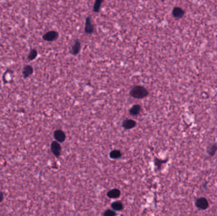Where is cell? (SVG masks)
Here are the masks:
<instances>
[{
    "label": "cell",
    "instance_id": "obj_16",
    "mask_svg": "<svg viewBox=\"0 0 217 216\" xmlns=\"http://www.w3.org/2000/svg\"><path fill=\"white\" fill-rule=\"evenodd\" d=\"M102 2V0H96L95 4H94V7H93V11L95 12H98L99 11Z\"/></svg>",
    "mask_w": 217,
    "mask_h": 216
},
{
    "label": "cell",
    "instance_id": "obj_8",
    "mask_svg": "<svg viewBox=\"0 0 217 216\" xmlns=\"http://www.w3.org/2000/svg\"><path fill=\"white\" fill-rule=\"evenodd\" d=\"M93 24L91 22L90 17H88L86 21V26H85V32L87 34H91L93 31Z\"/></svg>",
    "mask_w": 217,
    "mask_h": 216
},
{
    "label": "cell",
    "instance_id": "obj_18",
    "mask_svg": "<svg viewBox=\"0 0 217 216\" xmlns=\"http://www.w3.org/2000/svg\"><path fill=\"white\" fill-rule=\"evenodd\" d=\"M3 199V195L1 192H0V202H1Z\"/></svg>",
    "mask_w": 217,
    "mask_h": 216
},
{
    "label": "cell",
    "instance_id": "obj_17",
    "mask_svg": "<svg viewBox=\"0 0 217 216\" xmlns=\"http://www.w3.org/2000/svg\"><path fill=\"white\" fill-rule=\"evenodd\" d=\"M116 215V213L113 210H106L105 213H104V215L105 216H114Z\"/></svg>",
    "mask_w": 217,
    "mask_h": 216
},
{
    "label": "cell",
    "instance_id": "obj_2",
    "mask_svg": "<svg viewBox=\"0 0 217 216\" xmlns=\"http://www.w3.org/2000/svg\"><path fill=\"white\" fill-rule=\"evenodd\" d=\"M59 37V34L57 32L55 31H51L47 32L46 34H44L43 36L44 40L47 41H53L56 40Z\"/></svg>",
    "mask_w": 217,
    "mask_h": 216
},
{
    "label": "cell",
    "instance_id": "obj_11",
    "mask_svg": "<svg viewBox=\"0 0 217 216\" xmlns=\"http://www.w3.org/2000/svg\"><path fill=\"white\" fill-rule=\"evenodd\" d=\"M81 48V44L79 42V41H76L75 42V43L74 44L73 46V49L71 50V52L74 55H76L79 53V50Z\"/></svg>",
    "mask_w": 217,
    "mask_h": 216
},
{
    "label": "cell",
    "instance_id": "obj_14",
    "mask_svg": "<svg viewBox=\"0 0 217 216\" xmlns=\"http://www.w3.org/2000/svg\"><path fill=\"white\" fill-rule=\"evenodd\" d=\"M110 157L112 158H118L121 157V153L119 150H113L110 152Z\"/></svg>",
    "mask_w": 217,
    "mask_h": 216
},
{
    "label": "cell",
    "instance_id": "obj_12",
    "mask_svg": "<svg viewBox=\"0 0 217 216\" xmlns=\"http://www.w3.org/2000/svg\"><path fill=\"white\" fill-rule=\"evenodd\" d=\"M112 207L115 210H121L123 208V205L120 202H116L112 203Z\"/></svg>",
    "mask_w": 217,
    "mask_h": 216
},
{
    "label": "cell",
    "instance_id": "obj_15",
    "mask_svg": "<svg viewBox=\"0 0 217 216\" xmlns=\"http://www.w3.org/2000/svg\"><path fill=\"white\" fill-rule=\"evenodd\" d=\"M173 15L175 17H180L181 16H182L183 15L182 10H181L179 8H175L173 11Z\"/></svg>",
    "mask_w": 217,
    "mask_h": 216
},
{
    "label": "cell",
    "instance_id": "obj_10",
    "mask_svg": "<svg viewBox=\"0 0 217 216\" xmlns=\"http://www.w3.org/2000/svg\"><path fill=\"white\" fill-rule=\"evenodd\" d=\"M140 110H141V108H140V105H134V106L132 107V108L130 109V113L131 115H137L140 113Z\"/></svg>",
    "mask_w": 217,
    "mask_h": 216
},
{
    "label": "cell",
    "instance_id": "obj_13",
    "mask_svg": "<svg viewBox=\"0 0 217 216\" xmlns=\"http://www.w3.org/2000/svg\"><path fill=\"white\" fill-rule=\"evenodd\" d=\"M37 55H38L37 50L35 49H32L28 55V59L29 60H33L36 58Z\"/></svg>",
    "mask_w": 217,
    "mask_h": 216
},
{
    "label": "cell",
    "instance_id": "obj_9",
    "mask_svg": "<svg viewBox=\"0 0 217 216\" xmlns=\"http://www.w3.org/2000/svg\"><path fill=\"white\" fill-rule=\"evenodd\" d=\"M121 195L120 191L118 189H114L110 190V192L107 193V196L109 198H118Z\"/></svg>",
    "mask_w": 217,
    "mask_h": 216
},
{
    "label": "cell",
    "instance_id": "obj_1",
    "mask_svg": "<svg viewBox=\"0 0 217 216\" xmlns=\"http://www.w3.org/2000/svg\"><path fill=\"white\" fill-rule=\"evenodd\" d=\"M131 96L135 98H143L147 96L148 91L142 86H135L132 88L130 91Z\"/></svg>",
    "mask_w": 217,
    "mask_h": 216
},
{
    "label": "cell",
    "instance_id": "obj_5",
    "mask_svg": "<svg viewBox=\"0 0 217 216\" xmlns=\"http://www.w3.org/2000/svg\"><path fill=\"white\" fill-rule=\"evenodd\" d=\"M33 73V68L31 65H26L23 69L22 74L24 78H27Z\"/></svg>",
    "mask_w": 217,
    "mask_h": 216
},
{
    "label": "cell",
    "instance_id": "obj_4",
    "mask_svg": "<svg viewBox=\"0 0 217 216\" xmlns=\"http://www.w3.org/2000/svg\"><path fill=\"white\" fill-rule=\"evenodd\" d=\"M54 137L57 142H63L65 139V135L64 133L60 130H57L54 133Z\"/></svg>",
    "mask_w": 217,
    "mask_h": 216
},
{
    "label": "cell",
    "instance_id": "obj_6",
    "mask_svg": "<svg viewBox=\"0 0 217 216\" xmlns=\"http://www.w3.org/2000/svg\"><path fill=\"white\" fill-rule=\"evenodd\" d=\"M196 205L198 207L201 209H205L208 206V203L207 202V200L205 198H201L197 200Z\"/></svg>",
    "mask_w": 217,
    "mask_h": 216
},
{
    "label": "cell",
    "instance_id": "obj_3",
    "mask_svg": "<svg viewBox=\"0 0 217 216\" xmlns=\"http://www.w3.org/2000/svg\"><path fill=\"white\" fill-rule=\"evenodd\" d=\"M51 149L53 154L56 155L57 157L59 156L60 153H61V147H60L59 143L57 142H53L52 143Z\"/></svg>",
    "mask_w": 217,
    "mask_h": 216
},
{
    "label": "cell",
    "instance_id": "obj_7",
    "mask_svg": "<svg viewBox=\"0 0 217 216\" xmlns=\"http://www.w3.org/2000/svg\"><path fill=\"white\" fill-rule=\"evenodd\" d=\"M136 122L132 119H126L123 122V127L127 129L134 128Z\"/></svg>",
    "mask_w": 217,
    "mask_h": 216
}]
</instances>
